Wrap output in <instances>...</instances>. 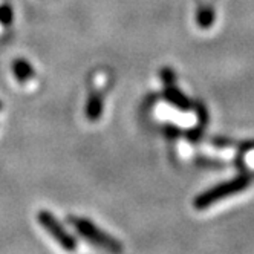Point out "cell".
Segmentation results:
<instances>
[{
  "instance_id": "cell-4",
  "label": "cell",
  "mask_w": 254,
  "mask_h": 254,
  "mask_svg": "<svg viewBox=\"0 0 254 254\" xmlns=\"http://www.w3.org/2000/svg\"><path fill=\"white\" fill-rule=\"evenodd\" d=\"M166 98H167L172 104H175V106H178V107H181V109H190V106H191L190 100H189L183 92H181L179 89L172 87V86L166 90Z\"/></svg>"
},
{
  "instance_id": "cell-6",
  "label": "cell",
  "mask_w": 254,
  "mask_h": 254,
  "mask_svg": "<svg viewBox=\"0 0 254 254\" xmlns=\"http://www.w3.org/2000/svg\"><path fill=\"white\" fill-rule=\"evenodd\" d=\"M103 112V101L100 95H92L86 106V115L90 121H97Z\"/></svg>"
},
{
  "instance_id": "cell-1",
  "label": "cell",
  "mask_w": 254,
  "mask_h": 254,
  "mask_svg": "<svg viewBox=\"0 0 254 254\" xmlns=\"http://www.w3.org/2000/svg\"><path fill=\"white\" fill-rule=\"evenodd\" d=\"M250 186V178L242 175L238 178H233L224 184L216 186L210 190H207L205 193L199 194L194 199V208L196 210H205L208 207H211L213 204L222 201L225 197H230L233 194H238L241 191H244L247 187Z\"/></svg>"
},
{
  "instance_id": "cell-3",
  "label": "cell",
  "mask_w": 254,
  "mask_h": 254,
  "mask_svg": "<svg viewBox=\"0 0 254 254\" xmlns=\"http://www.w3.org/2000/svg\"><path fill=\"white\" fill-rule=\"evenodd\" d=\"M37 219L40 225L56 239L64 250L67 251H74L77 248V242L72 236L63 228V225L56 219V216H52L49 211H40L37 214Z\"/></svg>"
},
{
  "instance_id": "cell-2",
  "label": "cell",
  "mask_w": 254,
  "mask_h": 254,
  "mask_svg": "<svg viewBox=\"0 0 254 254\" xmlns=\"http://www.w3.org/2000/svg\"><path fill=\"white\" fill-rule=\"evenodd\" d=\"M70 222L74 224V227L77 228V231L83 236L84 239H87L90 244H94L100 248H104L107 251H112V253H120L123 250L121 244L111 238L109 234L103 233L97 225H94L92 222H89L86 219H77V217H74V219H70Z\"/></svg>"
},
{
  "instance_id": "cell-5",
  "label": "cell",
  "mask_w": 254,
  "mask_h": 254,
  "mask_svg": "<svg viewBox=\"0 0 254 254\" xmlns=\"http://www.w3.org/2000/svg\"><path fill=\"white\" fill-rule=\"evenodd\" d=\"M12 70H14V75L19 78L20 81H26L29 78H32L34 75V70L32 66L26 62V60H15L12 63Z\"/></svg>"
},
{
  "instance_id": "cell-8",
  "label": "cell",
  "mask_w": 254,
  "mask_h": 254,
  "mask_svg": "<svg viewBox=\"0 0 254 254\" xmlns=\"http://www.w3.org/2000/svg\"><path fill=\"white\" fill-rule=\"evenodd\" d=\"M0 111H2V103H0Z\"/></svg>"
},
{
  "instance_id": "cell-7",
  "label": "cell",
  "mask_w": 254,
  "mask_h": 254,
  "mask_svg": "<svg viewBox=\"0 0 254 254\" xmlns=\"http://www.w3.org/2000/svg\"><path fill=\"white\" fill-rule=\"evenodd\" d=\"M12 9L9 5H2L0 6V23L5 25V26H9L12 23Z\"/></svg>"
}]
</instances>
